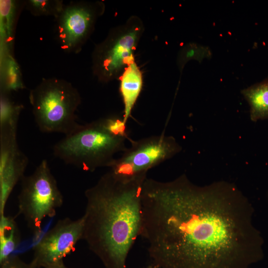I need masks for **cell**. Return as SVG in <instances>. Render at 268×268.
<instances>
[{
	"label": "cell",
	"mask_w": 268,
	"mask_h": 268,
	"mask_svg": "<svg viewBox=\"0 0 268 268\" xmlns=\"http://www.w3.org/2000/svg\"><path fill=\"white\" fill-rule=\"evenodd\" d=\"M147 178L102 175L84 193L82 239L105 268H127L126 260L141 225V191Z\"/></svg>",
	"instance_id": "obj_2"
},
{
	"label": "cell",
	"mask_w": 268,
	"mask_h": 268,
	"mask_svg": "<svg viewBox=\"0 0 268 268\" xmlns=\"http://www.w3.org/2000/svg\"><path fill=\"white\" fill-rule=\"evenodd\" d=\"M0 268H35L31 264L27 263L18 256L12 255L0 263Z\"/></svg>",
	"instance_id": "obj_19"
},
{
	"label": "cell",
	"mask_w": 268,
	"mask_h": 268,
	"mask_svg": "<svg viewBox=\"0 0 268 268\" xmlns=\"http://www.w3.org/2000/svg\"><path fill=\"white\" fill-rule=\"evenodd\" d=\"M34 120L43 133L67 135L79 125L76 112L81 103L78 90L59 78H43L29 94Z\"/></svg>",
	"instance_id": "obj_4"
},
{
	"label": "cell",
	"mask_w": 268,
	"mask_h": 268,
	"mask_svg": "<svg viewBox=\"0 0 268 268\" xmlns=\"http://www.w3.org/2000/svg\"><path fill=\"white\" fill-rule=\"evenodd\" d=\"M84 220L60 219L33 247L31 265L35 268H50L64 263V259L82 239Z\"/></svg>",
	"instance_id": "obj_9"
},
{
	"label": "cell",
	"mask_w": 268,
	"mask_h": 268,
	"mask_svg": "<svg viewBox=\"0 0 268 268\" xmlns=\"http://www.w3.org/2000/svg\"><path fill=\"white\" fill-rule=\"evenodd\" d=\"M212 57L210 49L207 46L195 43H189L180 51L177 63L181 71L189 61L195 60L201 63L204 59H210Z\"/></svg>",
	"instance_id": "obj_18"
},
{
	"label": "cell",
	"mask_w": 268,
	"mask_h": 268,
	"mask_svg": "<svg viewBox=\"0 0 268 268\" xmlns=\"http://www.w3.org/2000/svg\"><path fill=\"white\" fill-rule=\"evenodd\" d=\"M145 268H156L154 265L151 264Z\"/></svg>",
	"instance_id": "obj_21"
},
{
	"label": "cell",
	"mask_w": 268,
	"mask_h": 268,
	"mask_svg": "<svg viewBox=\"0 0 268 268\" xmlns=\"http://www.w3.org/2000/svg\"><path fill=\"white\" fill-rule=\"evenodd\" d=\"M18 196V215H22L34 234L41 229L45 218L53 217L64 202L63 196L47 159L30 175L24 176Z\"/></svg>",
	"instance_id": "obj_6"
},
{
	"label": "cell",
	"mask_w": 268,
	"mask_h": 268,
	"mask_svg": "<svg viewBox=\"0 0 268 268\" xmlns=\"http://www.w3.org/2000/svg\"><path fill=\"white\" fill-rule=\"evenodd\" d=\"M16 133L17 130L0 131V216L4 214L7 200L28 164L19 148Z\"/></svg>",
	"instance_id": "obj_10"
},
{
	"label": "cell",
	"mask_w": 268,
	"mask_h": 268,
	"mask_svg": "<svg viewBox=\"0 0 268 268\" xmlns=\"http://www.w3.org/2000/svg\"><path fill=\"white\" fill-rule=\"evenodd\" d=\"M105 10L102 1H72L55 18V37L65 52L78 54L93 33Z\"/></svg>",
	"instance_id": "obj_8"
},
{
	"label": "cell",
	"mask_w": 268,
	"mask_h": 268,
	"mask_svg": "<svg viewBox=\"0 0 268 268\" xmlns=\"http://www.w3.org/2000/svg\"><path fill=\"white\" fill-rule=\"evenodd\" d=\"M142 19L132 15L124 23L110 30L106 38L95 45L92 53V73L106 83L118 79L131 63L144 31Z\"/></svg>",
	"instance_id": "obj_5"
},
{
	"label": "cell",
	"mask_w": 268,
	"mask_h": 268,
	"mask_svg": "<svg viewBox=\"0 0 268 268\" xmlns=\"http://www.w3.org/2000/svg\"><path fill=\"white\" fill-rule=\"evenodd\" d=\"M23 106L11 98L10 94H0V130H17Z\"/></svg>",
	"instance_id": "obj_15"
},
{
	"label": "cell",
	"mask_w": 268,
	"mask_h": 268,
	"mask_svg": "<svg viewBox=\"0 0 268 268\" xmlns=\"http://www.w3.org/2000/svg\"><path fill=\"white\" fill-rule=\"evenodd\" d=\"M50 268H67L64 263H63L61 265Z\"/></svg>",
	"instance_id": "obj_20"
},
{
	"label": "cell",
	"mask_w": 268,
	"mask_h": 268,
	"mask_svg": "<svg viewBox=\"0 0 268 268\" xmlns=\"http://www.w3.org/2000/svg\"><path fill=\"white\" fill-rule=\"evenodd\" d=\"M248 102L253 122L268 119V77L241 91Z\"/></svg>",
	"instance_id": "obj_12"
},
{
	"label": "cell",
	"mask_w": 268,
	"mask_h": 268,
	"mask_svg": "<svg viewBox=\"0 0 268 268\" xmlns=\"http://www.w3.org/2000/svg\"><path fill=\"white\" fill-rule=\"evenodd\" d=\"M118 79L119 91L124 104L123 117L127 123L131 116L143 86L142 72L135 61L126 67Z\"/></svg>",
	"instance_id": "obj_11"
},
{
	"label": "cell",
	"mask_w": 268,
	"mask_h": 268,
	"mask_svg": "<svg viewBox=\"0 0 268 268\" xmlns=\"http://www.w3.org/2000/svg\"><path fill=\"white\" fill-rule=\"evenodd\" d=\"M20 241L19 231L14 218L4 214L0 216V263L13 255Z\"/></svg>",
	"instance_id": "obj_14"
},
{
	"label": "cell",
	"mask_w": 268,
	"mask_h": 268,
	"mask_svg": "<svg viewBox=\"0 0 268 268\" xmlns=\"http://www.w3.org/2000/svg\"><path fill=\"white\" fill-rule=\"evenodd\" d=\"M25 88L19 67L12 56L2 55L0 92L10 94Z\"/></svg>",
	"instance_id": "obj_13"
},
{
	"label": "cell",
	"mask_w": 268,
	"mask_h": 268,
	"mask_svg": "<svg viewBox=\"0 0 268 268\" xmlns=\"http://www.w3.org/2000/svg\"><path fill=\"white\" fill-rule=\"evenodd\" d=\"M64 3L61 0H27L24 5L34 16H52L57 17L62 10Z\"/></svg>",
	"instance_id": "obj_17"
},
{
	"label": "cell",
	"mask_w": 268,
	"mask_h": 268,
	"mask_svg": "<svg viewBox=\"0 0 268 268\" xmlns=\"http://www.w3.org/2000/svg\"><path fill=\"white\" fill-rule=\"evenodd\" d=\"M0 29L2 34V46H10L15 19L18 12V2L13 0H0ZM5 47L4 48L5 49Z\"/></svg>",
	"instance_id": "obj_16"
},
{
	"label": "cell",
	"mask_w": 268,
	"mask_h": 268,
	"mask_svg": "<svg viewBox=\"0 0 268 268\" xmlns=\"http://www.w3.org/2000/svg\"><path fill=\"white\" fill-rule=\"evenodd\" d=\"M131 145L115 158L109 166L115 174L125 178L146 175L147 171L182 150L172 136L164 134L130 140Z\"/></svg>",
	"instance_id": "obj_7"
},
{
	"label": "cell",
	"mask_w": 268,
	"mask_h": 268,
	"mask_svg": "<svg viewBox=\"0 0 268 268\" xmlns=\"http://www.w3.org/2000/svg\"><path fill=\"white\" fill-rule=\"evenodd\" d=\"M254 208L233 184L146 178L139 236L156 268H250L264 258Z\"/></svg>",
	"instance_id": "obj_1"
},
{
	"label": "cell",
	"mask_w": 268,
	"mask_h": 268,
	"mask_svg": "<svg viewBox=\"0 0 268 268\" xmlns=\"http://www.w3.org/2000/svg\"><path fill=\"white\" fill-rule=\"evenodd\" d=\"M128 134L113 129L103 118L85 124H79L65 135L53 148L55 157L67 164L82 170L93 172L109 167L115 155L126 149Z\"/></svg>",
	"instance_id": "obj_3"
}]
</instances>
